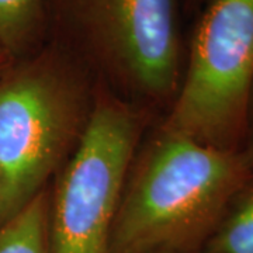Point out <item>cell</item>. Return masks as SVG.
Masks as SVG:
<instances>
[{"mask_svg": "<svg viewBox=\"0 0 253 253\" xmlns=\"http://www.w3.org/2000/svg\"><path fill=\"white\" fill-rule=\"evenodd\" d=\"M253 174L242 149L161 129L136 155L111 234V253H199Z\"/></svg>", "mask_w": 253, "mask_h": 253, "instance_id": "6da1fadb", "label": "cell"}, {"mask_svg": "<svg viewBox=\"0 0 253 253\" xmlns=\"http://www.w3.org/2000/svg\"><path fill=\"white\" fill-rule=\"evenodd\" d=\"M93 106L81 69L59 51L20 58L0 73V226L46 190Z\"/></svg>", "mask_w": 253, "mask_h": 253, "instance_id": "7a4b0ae2", "label": "cell"}, {"mask_svg": "<svg viewBox=\"0 0 253 253\" xmlns=\"http://www.w3.org/2000/svg\"><path fill=\"white\" fill-rule=\"evenodd\" d=\"M134 107L94 100L76 148L48 197L49 253H111V234L142 134Z\"/></svg>", "mask_w": 253, "mask_h": 253, "instance_id": "3957f363", "label": "cell"}, {"mask_svg": "<svg viewBox=\"0 0 253 253\" xmlns=\"http://www.w3.org/2000/svg\"><path fill=\"white\" fill-rule=\"evenodd\" d=\"M253 83V0H212L162 128L222 149H241Z\"/></svg>", "mask_w": 253, "mask_h": 253, "instance_id": "277c9868", "label": "cell"}, {"mask_svg": "<svg viewBox=\"0 0 253 253\" xmlns=\"http://www.w3.org/2000/svg\"><path fill=\"white\" fill-rule=\"evenodd\" d=\"M72 6L91 55L118 84L156 101L176 96V0H72Z\"/></svg>", "mask_w": 253, "mask_h": 253, "instance_id": "5b68a950", "label": "cell"}, {"mask_svg": "<svg viewBox=\"0 0 253 253\" xmlns=\"http://www.w3.org/2000/svg\"><path fill=\"white\" fill-rule=\"evenodd\" d=\"M204 253H253V174L228 204Z\"/></svg>", "mask_w": 253, "mask_h": 253, "instance_id": "8992f818", "label": "cell"}, {"mask_svg": "<svg viewBox=\"0 0 253 253\" xmlns=\"http://www.w3.org/2000/svg\"><path fill=\"white\" fill-rule=\"evenodd\" d=\"M44 24V0H0V44L16 61L31 51Z\"/></svg>", "mask_w": 253, "mask_h": 253, "instance_id": "52a82bcc", "label": "cell"}, {"mask_svg": "<svg viewBox=\"0 0 253 253\" xmlns=\"http://www.w3.org/2000/svg\"><path fill=\"white\" fill-rule=\"evenodd\" d=\"M48 197L46 189L20 214L0 226V253H49Z\"/></svg>", "mask_w": 253, "mask_h": 253, "instance_id": "ba28073f", "label": "cell"}, {"mask_svg": "<svg viewBox=\"0 0 253 253\" xmlns=\"http://www.w3.org/2000/svg\"><path fill=\"white\" fill-rule=\"evenodd\" d=\"M242 152L246 156L249 165L253 169V83L248 103V116H246V132H245L244 145H242Z\"/></svg>", "mask_w": 253, "mask_h": 253, "instance_id": "9c48e42d", "label": "cell"}, {"mask_svg": "<svg viewBox=\"0 0 253 253\" xmlns=\"http://www.w3.org/2000/svg\"><path fill=\"white\" fill-rule=\"evenodd\" d=\"M13 61H14V59H13V58L10 56L9 52L4 49V46L0 44V73L3 72Z\"/></svg>", "mask_w": 253, "mask_h": 253, "instance_id": "30bf717a", "label": "cell"}, {"mask_svg": "<svg viewBox=\"0 0 253 253\" xmlns=\"http://www.w3.org/2000/svg\"><path fill=\"white\" fill-rule=\"evenodd\" d=\"M162 253H179V252H162Z\"/></svg>", "mask_w": 253, "mask_h": 253, "instance_id": "8fae6325", "label": "cell"}]
</instances>
